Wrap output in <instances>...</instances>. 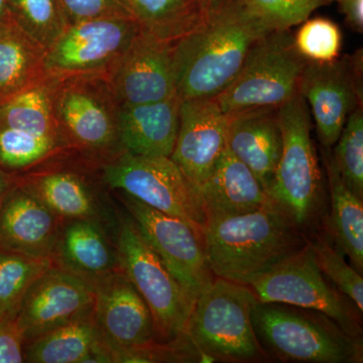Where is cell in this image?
I'll list each match as a JSON object with an SVG mask.
<instances>
[{"label": "cell", "mask_w": 363, "mask_h": 363, "mask_svg": "<svg viewBox=\"0 0 363 363\" xmlns=\"http://www.w3.org/2000/svg\"><path fill=\"white\" fill-rule=\"evenodd\" d=\"M269 32L238 0H215L201 21L174 45L178 97L220 94L238 75L255 43Z\"/></svg>", "instance_id": "1"}, {"label": "cell", "mask_w": 363, "mask_h": 363, "mask_svg": "<svg viewBox=\"0 0 363 363\" xmlns=\"http://www.w3.org/2000/svg\"><path fill=\"white\" fill-rule=\"evenodd\" d=\"M202 238L214 277L247 286L309 240L305 229L274 202L248 213L208 219Z\"/></svg>", "instance_id": "2"}, {"label": "cell", "mask_w": 363, "mask_h": 363, "mask_svg": "<svg viewBox=\"0 0 363 363\" xmlns=\"http://www.w3.org/2000/svg\"><path fill=\"white\" fill-rule=\"evenodd\" d=\"M257 302L250 286L214 277L196 298L182 334L202 362H264L269 357L252 321Z\"/></svg>", "instance_id": "3"}, {"label": "cell", "mask_w": 363, "mask_h": 363, "mask_svg": "<svg viewBox=\"0 0 363 363\" xmlns=\"http://www.w3.org/2000/svg\"><path fill=\"white\" fill-rule=\"evenodd\" d=\"M252 321L262 350L281 362H362V338L350 335L323 313L257 302Z\"/></svg>", "instance_id": "4"}, {"label": "cell", "mask_w": 363, "mask_h": 363, "mask_svg": "<svg viewBox=\"0 0 363 363\" xmlns=\"http://www.w3.org/2000/svg\"><path fill=\"white\" fill-rule=\"evenodd\" d=\"M283 147L269 197L298 225H311L322 201V178L311 138V117L298 92L278 107Z\"/></svg>", "instance_id": "5"}, {"label": "cell", "mask_w": 363, "mask_h": 363, "mask_svg": "<svg viewBox=\"0 0 363 363\" xmlns=\"http://www.w3.org/2000/svg\"><path fill=\"white\" fill-rule=\"evenodd\" d=\"M307 63L290 30H271L255 43L233 82L214 98L227 116L259 107L278 108L298 92Z\"/></svg>", "instance_id": "6"}, {"label": "cell", "mask_w": 363, "mask_h": 363, "mask_svg": "<svg viewBox=\"0 0 363 363\" xmlns=\"http://www.w3.org/2000/svg\"><path fill=\"white\" fill-rule=\"evenodd\" d=\"M52 105L66 147L105 152L119 147L118 104L105 73L50 75Z\"/></svg>", "instance_id": "7"}, {"label": "cell", "mask_w": 363, "mask_h": 363, "mask_svg": "<svg viewBox=\"0 0 363 363\" xmlns=\"http://www.w3.org/2000/svg\"><path fill=\"white\" fill-rule=\"evenodd\" d=\"M248 286L260 303H281L323 313L350 335L362 338V313L324 276L309 240Z\"/></svg>", "instance_id": "8"}, {"label": "cell", "mask_w": 363, "mask_h": 363, "mask_svg": "<svg viewBox=\"0 0 363 363\" xmlns=\"http://www.w3.org/2000/svg\"><path fill=\"white\" fill-rule=\"evenodd\" d=\"M116 248L121 269L149 307L156 337L167 343L176 340L185 329L194 303L133 219L119 223Z\"/></svg>", "instance_id": "9"}, {"label": "cell", "mask_w": 363, "mask_h": 363, "mask_svg": "<svg viewBox=\"0 0 363 363\" xmlns=\"http://www.w3.org/2000/svg\"><path fill=\"white\" fill-rule=\"evenodd\" d=\"M102 179L108 187L202 231L206 218L199 193L171 157L121 152L102 167Z\"/></svg>", "instance_id": "10"}, {"label": "cell", "mask_w": 363, "mask_h": 363, "mask_svg": "<svg viewBox=\"0 0 363 363\" xmlns=\"http://www.w3.org/2000/svg\"><path fill=\"white\" fill-rule=\"evenodd\" d=\"M121 198L138 230L194 303L214 279L205 255L202 231L131 196L124 194Z\"/></svg>", "instance_id": "11"}, {"label": "cell", "mask_w": 363, "mask_h": 363, "mask_svg": "<svg viewBox=\"0 0 363 363\" xmlns=\"http://www.w3.org/2000/svg\"><path fill=\"white\" fill-rule=\"evenodd\" d=\"M93 285V316L111 362H133L136 351L156 343L147 303L123 269L95 279Z\"/></svg>", "instance_id": "12"}, {"label": "cell", "mask_w": 363, "mask_h": 363, "mask_svg": "<svg viewBox=\"0 0 363 363\" xmlns=\"http://www.w3.org/2000/svg\"><path fill=\"white\" fill-rule=\"evenodd\" d=\"M298 92L309 104L320 142L330 149L351 112L362 105V55L325 63L308 61Z\"/></svg>", "instance_id": "13"}, {"label": "cell", "mask_w": 363, "mask_h": 363, "mask_svg": "<svg viewBox=\"0 0 363 363\" xmlns=\"http://www.w3.org/2000/svg\"><path fill=\"white\" fill-rule=\"evenodd\" d=\"M133 18H98L69 25L47 50L48 75L105 73L140 32Z\"/></svg>", "instance_id": "14"}, {"label": "cell", "mask_w": 363, "mask_h": 363, "mask_svg": "<svg viewBox=\"0 0 363 363\" xmlns=\"http://www.w3.org/2000/svg\"><path fill=\"white\" fill-rule=\"evenodd\" d=\"M174 45L140 30L105 72L118 105L150 104L177 95Z\"/></svg>", "instance_id": "15"}, {"label": "cell", "mask_w": 363, "mask_h": 363, "mask_svg": "<svg viewBox=\"0 0 363 363\" xmlns=\"http://www.w3.org/2000/svg\"><path fill=\"white\" fill-rule=\"evenodd\" d=\"M94 285L55 264L28 291L16 316L26 343L93 312Z\"/></svg>", "instance_id": "16"}, {"label": "cell", "mask_w": 363, "mask_h": 363, "mask_svg": "<svg viewBox=\"0 0 363 363\" xmlns=\"http://www.w3.org/2000/svg\"><path fill=\"white\" fill-rule=\"evenodd\" d=\"M228 116L215 98L182 100L171 159L197 191L226 149Z\"/></svg>", "instance_id": "17"}, {"label": "cell", "mask_w": 363, "mask_h": 363, "mask_svg": "<svg viewBox=\"0 0 363 363\" xmlns=\"http://www.w3.org/2000/svg\"><path fill=\"white\" fill-rule=\"evenodd\" d=\"M61 219L14 179L0 204V248L54 259Z\"/></svg>", "instance_id": "18"}, {"label": "cell", "mask_w": 363, "mask_h": 363, "mask_svg": "<svg viewBox=\"0 0 363 363\" xmlns=\"http://www.w3.org/2000/svg\"><path fill=\"white\" fill-rule=\"evenodd\" d=\"M226 145L269 194L283 147L278 108L259 107L228 116Z\"/></svg>", "instance_id": "19"}, {"label": "cell", "mask_w": 363, "mask_h": 363, "mask_svg": "<svg viewBox=\"0 0 363 363\" xmlns=\"http://www.w3.org/2000/svg\"><path fill=\"white\" fill-rule=\"evenodd\" d=\"M182 100L178 95L135 105H119L117 138L121 152L171 157L178 135Z\"/></svg>", "instance_id": "20"}, {"label": "cell", "mask_w": 363, "mask_h": 363, "mask_svg": "<svg viewBox=\"0 0 363 363\" xmlns=\"http://www.w3.org/2000/svg\"><path fill=\"white\" fill-rule=\"evenodd\" d=\"M198 193L206 220L248 213L274 202L259 179L227 145Z\"/></svg>", "instance_id": "21"}, {"label": "cell", "mask_w": 363, "mask_h": 363, "mask_svg": "<svg viewBox=\"0 0 363 363\" xmlns=\"http://www.w3.org/2000/svg\"><path fill=\"white\" fill-rule=\"evenodd\" d=\"M54 260L57 266L91 281L121 269L116 245L101 223L88 219H69L61 224Z\"/></svg>", "instance_id": "22"}, {"label": "cell", "mask_w": 363, "mask_h": 363, "mask_svg": "<svg viewBox=\"0 0 363 363\" xmlns=\"http://www.w3.org/2000/svg\"><path fill=\"white\" fill-rule=\"evenodd\" d=\"M30 363L111 362L93 312L26 343Z\"/></svg>", "instance_id": "23"}, {"label": "cell", "mask_w": 363, "mask_h": 363, "mask_svg": "<svg viewBox=\"0 0 363 363\" xmlns=\"http://www.w3.org/2000/svg\"><path fill=\"white\" fill-rule=\"evenodd\" d=\"M61 220L88 219L101 223L104 215L94 191L84 177L67 169H51L14 177Z\"/></svg>", "instance_id": "24"}, {"label": "cell", "mask_w": 363, "mask_h": 363, "mask_svg": "<svg viewBox=\"0 0 363 363\" xmlns=\"http://www.w3.org/2000/svg\"><path fill=\"white\" fill-rule=\"evenodd\" d=\"M47 50L13 23L0 21V101L39 82Z\"/></svg>", "instance_id": "25"}, {"label": "cell", "mask_w": 363, "mask_h": 363, "mask_svg": "<svg viewBox=\"0 0 363 363\" xmlns=\"http://www.w3.org/2000/svg\"><path fill=\"white\" fill-rule=\"evenodd\" d=\"M323 161L330 192L329 226L337 250L348 257L358 272H363V199L344 184L333 155L324 147Z\"/></svg>", "instance_id": "26"}, {"label": "cell", "mask_w": 363, "mask_h": 363, "mask_svg": "<svg viewBox=\"0 0 363 363\" xmlns=\"http://www.w3.org/2000/svg\"><path fill=\"white\" fill-rule=\"evenodd\" d=\"M0 126L50 138L66 147L55 117L50 75L0 101Z\"/></svg>", "instance_id": "27"}, {"label": "cell", "mask_w": 363, "mask_h": 363, "mask_svg": "<svg viewBox=\"0 0 363 363\" xmlns=\"http://www.w3.org/2000/svg\"><path fill=\"white\" fill-rule=\"evenodd\" d=\"M133 18L145 32L176 42L201 21L206 11L185 0H128Z\"/></svg>", "instance_id": "28"}, {"label": "cell", "mask_w": 363, "mask_h": 363, "mask_svg": "<svg viewBox=\"0 0 363 363\" xmlns=\"http://www.w3.org/2000/svg\"><path fill=\"white\" fill-rule=\"evenodd\" d=\"M55 264L50 257L0 248V320L16 319L30 286Z\"/></svg>", "instance_id": "29"}, {"label": "cell", "mask_w": 363, "mask_h": 363, "mask_svg": "<svg viewBox=\"0 0 363 363\" xmlns=\"http://www.w3.org/2000/svg\"><path fill=\"white\" fill-rule=\"evenodd\" d=\"M6 4L11 20L45 50L68 28L61 0H6Z\"/></svg>", "instance_id": "30"}, {"label": "cell", "mask_w": 363, "mask_h": 363, "mask_svg": "<svg viewBox=\"0 0 363 363\" xmlns=\"http://www.w3.org/2000/svg\"><path fill=\"white\" fill-rule=\"evenodd\" d=\"M332 152L341 178L353 194L363 199L362 105L351 112Z\"/></svg>", "instance_id": "31"}, {"label": "cell", "mask_w": 363, "mask_h": 363, "mask_svg": "<svg viewBox=\"0 0 363 363\" xmlns=\"http://www.w3.org/2000/svg\"><path fill=\"white\" fill-rule=\"evenodd\" d=\"M63 149L47 138L0 126V168L21 171L35 166Z\"/></svg>", "instance_id": "32"}, {"label": "cell", "mask_w": 363, "mask_h": 363, "mask_svg": "<svg viewBox=\"0 0 363 363\" xmlns=\"http://www.w3.org/2000/svg\"><path fill=\"white\" fill-rule=\"evenodd\" d=\"M317 264L329 281L363 313V278L344 259L343 255L321 235L309 238Z\"/></svg>", "instance_id": "33"}, {"label": "cell", "mask_w": 363, "mask_h": 363, "mask_svg": "<svg viewBox=\"0 0 363 363\" xmlns=\"http://www.w3.org/2000/svg\"><path fill=\"white\" fill-rule=\"evenodd\" d=\"M250 16L269 30H285L301 25L323 0H238Z\"/></svg>", "instance_id": "34"}, {"label": "cell", "mask_w": 363, "mask_h": 363, "mask_svg": "<svg viewBox=\"0 0 363 363\" xmlns=\"http://www.w3.org/2000/svg\"><path fill=\"white\" fill-rule=\"evenodd\" d=\"M296 49L307 61L325 63L334 61L340 54L342 33L335 23L317 18L305 21L294 35Z\"/></svg>", "instance_id": "35"}, {"label": "cell", "mask_w": 363, "mask_h": 363, "mask_svg": "<svg viewBox=\"0 0 363 363\" xmlns=\"http://www.w3.org/2000/svg\"><path fill=\"white\" fill-rule=\"evenodd\" d=\"M69 25L98 18H133L128 0H61Z\"/></svg>", "instance_id": "36"}, {"label": "cell", "mask_w": 363, "mask_h": 363, "mask_svg": "<svg viewBox=\"0 0 363 363\" xmlns=\"http://www.w3.org/2000/svg\"><path fill=\"white\" fill-rule=\"evenodd\" d=\"M25 346L16 320H0V363L25 362Z\"/></svg>", "instance_id": "37"}, {"label": "cell", "mask_w": 363, "mask_h": 363, "mask_svg": "<svg viewBox=\"0 0 363 363\" xmlns=\"http://www.w3.org/2000/svg\"><path fill=\"white\" fill-rule=\"evenodd\" d=\"M348 25L357 33L363 30V0H339Z\"/></svg>", "instance_id": "38"}, {"label": "cell", "mask_w": 363, "mask_h": 363, "mask_svg": "<svg viewBox=\"0 0 363 363\" xmlns=\"http://www.w3.org/2000/svg\"><path fill=\"white\" fill-rule=\"evenodd\" d=\"M13 176L9 175L4 169L0 168V204H1L4 196H6L11 186L13 185Z\"/></svg>", "instance_id": "39"}, {"label": "cell", "mask_w": 363, "mask_h": 363, "mask_svg": "<svg viewBox=\"0 0 363 363\" xmlns=\"http://www.w3.org/2000/svg\"><path fill=\"white\" fill-rule=\"evenodd\" d=\"M185 1H187L191 6L197 7L200 11H206L215 0H185Z\"/></svg>", "instance_id": "40"}, {"label": "cell", "mask_w": 363, "mask_h": 363, "mask_svg": "<svg viewBox=\"0 0 363 363\" xmlns=\"http://www.w3.org/2000/svg\"><path fill=\"white\" fill-rule=\"evenodd\" d=\"M9 13L7 9L6 0H0V21L9 20Z\"/></svg>", "instance_id": "41"}, {"label": "cell", "mask_w": 363, "mask_h": 363, "mask_svg": "<svg viewBox=\"0 0 363 363\" xmlns=\"http://www.w3.org/2000/svg\"><path fill=\"white\" fill-rule=\"evenodd\" d=\"M323 1L326 2H332V1H339V0H323Z\"/></svg>", "instance_id": "42"}]
</instances>
